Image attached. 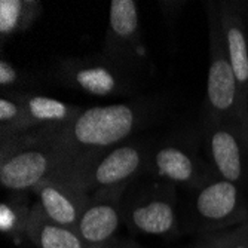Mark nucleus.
I'll use <instances>...</instances> for the list:
<instances>
[{"label":"nucleus","instance_id":"1","mask_svg":"<svg viewBox=\"0 0 248 248\" xmlns=\"http://www.w3.org/2000/svg\"><path fill=\"white\" fill-rule=\"evenodd\" d=\"M152 113L153 104L144 100L85 107L76 119L55 129L58 167L54 177L69 178L132 139Z\"/></svg>","mask_w":248,"mask_h":248},{"label":"nucleus","instance_id":"2","mask_svg":"<svg viewBox=\"0 0 248 248\" xmlns=\"http://www.w3.org/2000/svg\"><path fill=\"white\" fill-rule=\"evenodd\" d=\"M57 128H39L0 140V183L5 190L31 192L45 178L55 174L58 167Z\"/></svg>","mask_w":248,"mask_h":248},{"label":"nucleus","instance_id":"3","mask_svg":"<svg viewBox=\"0 0 248 248\" xmlns=\"http://www.w3.org/2000/svg\"><path fill=\"white\" fill-rule=\"evenodd\" d=\"M189 193L190 226L199 236L233 229L248 221V195L217 174Z\"/></svg>","mask_w":248,"mask_h":248},{"label":"nucleus","instance_id":"4","mask_svg":"<svg viewBox=\"0 0 248 248\" xmlns=\"http://www.w3.org/2000/svg\"><path fill=\"white\" fill-rule=\"evenodd\" d=\"M49 78L73 91H80L97 98L132 97L135 93V75L100 55L61 58L48 72Z\"/></svg>","mask_w":248,"mask_h":248},{"label":"nucleus","instance_id":"5","mask_svg":"<svg viewBox=\"0 0 248 248\" xmlns=\"http://www.w3.org/2000/svg\"><path fill=\"white\" fill-rule=\"evenodd\" d=\"M177 186L167 182H152L125 193L122 221L134 233L172 238L178 233Z\"/></svg>","mask_w":248,"mask_h":248},{"label":"nucleus","instance_id":"6","mask_svg":"<svg viewBox=\"0 0 248 248\" xmlns=\"http://www.w3.org/2000/svg\"><path fill=\"white\" fill-rule=\"evenodd\" d=\"M146 174L157 182H167L192 190L216 172L199 156L196 135L183 132L152 143Z\"/></svg>","mask_w":248,"mask_h":248},{"label":"nucleus","instance_id":"7","mask_svg":"<svg viewBox=\"0 0 248 248\" xmlns=\"http://www.w3.org/2000/svg\"><path fill=\"white\" fill-rule=\"evenodd\" d=\"M201 140L213 171L248 195V128L236 119L204 113Z\"/></svg>","mask_w":248,"mask_h":248},{"label":"nucleus","instance_id":"8","mask_svg":"<svg viewBox=\"0 0 248 248\" xmlns=\"http://www.w3.org/2000/svg\"><path fill=\"white\" fill-rule=\"evenodd\" d=\"M207 15L210 34V67L204 113L216 118L236 119L248 128L241 111L239 89L223 37L218 2L207 3Z\"/></svg>","mask_w":248,"mask_h":248},{"label":"nucleus","instance_id":"9","mask_svg":"<svg viewBox=\"0 0 248 248\" xmlns=\"http://www.w3.org/2000/svg\"><path fill=\"white\" fill-rule=\"evenodd\" d=\"M152 143L141 139H129L110 149L93 164L69 178H61L75 187L93 193L103 187L132 185L146 174Z\"/></svg>","mask_w":248,"mask_h":248},{"label":"nucleus","instance_id":"10","mask_svg":"<svg viewBox=\"0 0 248 248\" xmlns=\"http://www.w3.org/2000/svg\"><path fill=\"white\" fill-rule=\"evenodd\" d=\"M101 54L132 75L140 73L149 64L137 2L113 0L110 3Z\"/></svg>","mask_w":248,"mask_h":248},{"label":"nucleus","instance_id":"11","mask_svg":"<svg viewBox=\"0 0 248 248\" xmlns=\"http://www.w3.org/2000/svg\"><path fill=\"white\" fill-rule=\"evenodd\" d=\"M128 189L129 185H121L91 193L78 223V233L88 247L115 239L122 221V201Z\"/></svg>","mask_w":248,"mask_h":248},{"label":"nucleus","instance_id":"12","mask_svg":"<svg viewBox=\"0 0 248 248\" xmlns=\"http://www.w3.org/2000/svg\"><path fill=\"white\" fill-rule=\"evenodd\" d=\"M224 43L239 89L241 111L248 124V27L241 2H218Z\"/></svg>","mask_w":248,"mask_h":248},{"label":"nucleus","instance_id":"13","mask_svg":"<svg viewBox=\"0 0 248 248\" xmlns=\"http://www.w3.org/2000/svg\"><path fill=\"white\" fill-rule=\"evenodd\" d=\"M31 193L37 198V204L51 221L78 232L79 218L91 193H86L54 175L40 182Z\"/></svg>","mask_w":248,"mask_h":248},{"label":"nucleus","instance_id":"14","mask_svg":"<svg viewBox=\"0 0 248 248\" xmlns=\"http://www.w3.org/2000/svg\"><path fill=\"white\" fill-rule=\"evenodd\" d=\"M26 107L30 129L64 126L78 118L85 107L65 103L48 95L36 94H18Z\"/></svg>","mask_w":248,"mask_h":248},{"label":"nucleus","instance_id":"15","mask_svg":"<svg viewBox=\"0 0 248 248\" xmlns=\"http://www.w3.org/2000/svg\"><path fill=\"white\" fill-rule=\"evenodd\" d=\"M27 239L37 248H88L76 231L51 221L37 202L31 207Z\"/></svg>","mask_w":248,"mask_h":248},{"label":"nucleus","instance_id":"16","mask_svg":"<svg viewBox=\"0 0 248 248\" xmlns=\"http://www.w3.org/2000/svg\"><path fill=\"white\" fill-rule=\"evenodd\" d=\"M27 192H9L0 204V232L3 236L21 244L27 239V226L31 214Z\"/></svg>","mask_w":248,"mask_h":248},{"label":"nucleus","instance_id":"17","mask_svg":"<svg viewBox=\"0 0 248 248\" xmlns=\"http://www.w3.org/2000/svg\"><path fill=\"white\" fill-rule=\"evenodd\" d=\"M43 3L39 0H2L0 2V37L24 33L31 29L43 14Z\"/></svg>","mask_w":248,"mask_h":248},{"label":"nucleus","instance_id":"18","mask_svg":"<svg viewBox=\"0 0 248 248\" xmlns=\"http://www.w3.org/2000/svg\"><path fill=\"white\" fill-rule=\"evenodd\" d=\"M26 107L18 94H0V140L30 132Z\"/></svg>","mask_w":248,"mask_h":248},{"label":"nucleus","instance_id":"19","mask_svg":"<svg viewBox=\"0 0 248 248\" xmlns=\"http://www.w3.org/2000/svg\"><path fill=\"white\" fill-rule=\"evenodd\" d=\"M40 89L39 76L16 67L3 55L0 60V94H36Z\"/></svg>","mask_w":248,"mask_h":248},{"label":"nucleus","instance_id":"20","mask_svg":"<svg viewBox=\"0 0 248 248\" xmlns=\"http://www.w3.org/2000/svg\"><path fill=\"white\" fill-rule=\"evenodd\" d=\"M192 248H248V242L235 233L233 229L201 235Z\"/></svg>","mask_w":248,"mask_h":248},{"label":"nucleus","instance_id":"21","mask_svg":"<svg viewBox=\"0 0 248 248\" xmlns=\"http://www.w3.org/2000/svg\"><path fill=\"white\" fill-rule=\"evenodd\" d=\"M186 5L187 2H185V0H164V2H159V9L162 11V15L170 27L174 26L175 19L180 16V12Z\"/></svg>","mask_w":248,"mask_h":248},{"label":"nucleus","instance_id":"22","mask_svg":"<svg viewBox=\"0 0 248 248\" xmlns=\"http://www.w3.org/2000/svg\"><path fill=\"white\" fill-rule=\"evenodd\" d=\"M88 248H144L139 244H135L132 241H125V239H119L115 238L108 242L100 244V245H93V247H88Z\"/></svg>","mask_w":248,"mask_h":248},{"label":"nucleus","instance_id":"23","mask_svg":"<svg viewBox=\"0 0 248 248\" xmlns=\"http://www.w3.org/2000/svg\"><path fill=\"white\" fill-rule=\"evenodd\" d=\"M233 231H235L236 235H239L242 239H245L248 242V221H245L244 224H241V226L233 228Z\"/></svg>","mask_w":248,"mask_h":248},{"label":"nucleus","instance_id":"24","mask_svg":"<svg viewBox=\"0 0 248 248\" xmlns=\"http://www.w3.org/2000/svg\"><path fill=\"white\" fill-rule=\"evenodd\" d=\"M241 8H242V14L247 22V27H248V2H241Z\"/></svg>","mask_w":248,"mask_h":248}]
</instances>
